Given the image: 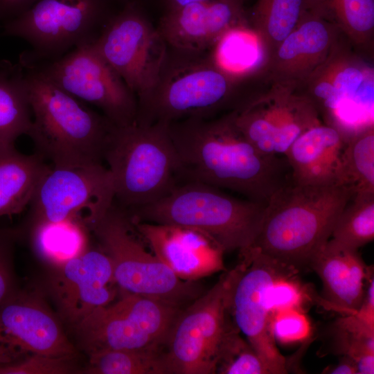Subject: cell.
I'll return each instance as SVG.
<instances>
[{
	"label": "cell",
	"instance_id": "cell-28",
	"mask_svg": "<svg viewBox=\"0 0 374 374\" xmlns=\"http://www.w3.org/2000/svg\"><path fill=\"white\" fill-rule=\"evenodd\" d=\"M307 8V0L257 1L252 13V28L268 58L296 28Z\"/></svg>",
	"mask_w": 374,
	"mask_h": 374
},
{
	"label": "cell",
	"instance_id": "cell-9",
	"mask_svg": "<svg viewBox=\"0 0 374 374\" xmlns=\"http://www.w3.org/2000/svg\"><path fill=\"white\" fill-rule=\"evenodd\" d=\"M118 300L96 308L74 326L87 355L162 347L181 308L119 289Z\"/></svg>",
	"mask_w": 374,
	"mask_h": 374
},
{
	"label": "cell",
	"instance_id": "cell-3",
	"mask_svg": "<svg viewBox=\"0 0 374 374\" xmlns=\"http://www.w3.org/2000/svg\"><path fill=\"white\" fill-rule=\"evenodd\" d=\"M19 62L26 71L33 116L28 135L36 153L57 167L102 163L115 125L62 89L35 66Z\"/></svg>",
	"mask_w": 374,
	"mask_h": 374
},
{
	"label": "cell",
	"instance_id": "cell-13",
	"mask_svg": "<svg viewBox=\"0 0 374 374\" xmlns=\"http://www.w3.org/2000/svg\"><path fill=\"white\" fill-rule=\"evenodd\" d=\"M19 60L37 67L75 98L100 109L115 126H125L136 120V96L91 44L53 60Z\"/></svg>",
	"mask_w": 374,
	"mask_h": 374
},
{
	"label": "cell",
	"instance_id": "cell-8",
	"mask_svg": "<svg viewBox=\"0 0 374 374\" xmlns=\"http://www.w3.org/2000/svg\"><path fill=\"white\" fill-rule=\"evenodd\" d=\"M235 267L176 317L162 346L166 374L216 373L220 348L229 328Z\"/></svg>",
	"mask_w": 374,
	"mask_h": 374
},
{
	"label": "cell",
	"instance_id": "cell-39",
	"mask_svg": "<svg viewBox=\"0 0 374 374\" xmlns=\"http://www.w3.org/2000/svg\"><path fill=\"white\" fill-rule=\"evenodd\" d=\"M36 1L0 0V19L8 21L19 16L28 10Z\"/></svg>",
	"mask_w": 374,
	"mask_h": 374
},
{
	"label": "cell",
	"instance_id": "cell-10",
	"mask_svg": "<svg viewBox=\"0 0 374 374\" xmlns=\"http://www.w3.org/2000/svg\"><path fill=\"white\" fill-rule=\"evenodd\" d=\"M103 0H37L19 16L6 21L3 35L26 40L32 49L20 57L53 60L92 44L103 16Z\"/></svg>",
	"mask_w": 374,
	"mask_h": 374
},
{
	"label": "cell",
	"instance_id": "cell-1",
	"mask_svg": "<svg viewBox=\"0 0 374 374\" xmlns=\"http://www.w3.org/2000/svg\"><path fill=\"white\" fill-rule=\"evenodd\" d=\"M181 183L198 181L240 193L266 205L285 181L277 156L262 154L237 127L234 110L217 119L168 123Z\"/></svg>",
	"mask_w": 374,
	"mask_h": 374
},
{
	"label": "cell",
	"instance_id": "cell-33",
	"mask_svg": "<svg viewBox=\"0 0 374 374\" xmlns=\"http://www.w3.org/2000/svg\"><path fill=\"white\" fill-rule=\"evenodd\" d=\"M216 373L270 374L269 370L236 328L229 327L222 340Z\"/></svg>",
	"mask_w": 374,
	"mask_h": 374
},
{
	"label": "cell",
	"instance_id": "cell-5",
	"mask_svg": "<svg viewBox=\"0 0 374 374\" xmlns=\"http://www.w3.org/2000/svg\"><path fill=\"white\" fill-rule=\"evenodd\" d=\"M265 205L240 199L220 188L184 181L150 204L127 212L133 220L193 228L211 236L224 251L250 247L258 233Z\"/></svg>",
	"mask_w": 374,
	"mask_h": 374
},
{
	"label": "cell",
	"instance_id": "cell-34",
	"mask_svg": "<svg viewBox=\"0 0 374 374\" xmlns=\"http://www.w3.org/2000/svg\"><path fill=\"white\" fill-rule=\"evenodd\" d=\"M337 352L355 362L367 354H374V328L360 321L353 314L343 315L334 326Z\"/></svg>",
	"mask_w": 374,
	"mask_h": 374
},
{
	"label": "cell",
	"instance_id": "cell-30",
	"mask_svg": "<svg viewBox=\"0 0 374 374\" xmlns=\"http://www.w3.org/2000/svg\"><path fill=\"white\" fill-rule=\"evenodd\" d=\"M308 7L357 44L370 41L374 29V0H307Z\"/></svg>",
	"mask_w": 374,
	"mask_h": 374
},
{
	"label": "cell",
	"instance_id": "cell-38",
	"mask_svg": "<svg viewBox=\"0 0 374 374\" xmlns=\"http://www.w3.org/2000/svg\"><path fill=\"white\" fill-rule=\"evenodd\" d=\"M16 238V231L0 229V306L18 290L13 266Z\"/></svg>",
	"mask_w": 374,
	"mask_h": 374
},
{
	"label": "cell",
	"instance_id": "cell-41",
	"mask_svg": "<svg viewBox=\"0 0 374 374\" xmlns=\"http://www.w3.org/2000/svg\"><path fill=\"white\" fill-rule=\"evenodd\" d=\"M357 374L374 373V354H367L359 357L356 362Z\"/></svg>",
	"mask_w": 374,
	"mask_h": 374
},
{
	"label": "cell",
	"instance_id": "cell-25",
	"mask_svg": "<svg viewBox=\"0 0 374 374\" xmlns=\"http://www.w3.org/2000/svg\"><path fill=\"white\" fill-rule=\"evenodd\" d=\"M32 118L24 66L0 60V144H15L28 135Z\"/></svg>",
	"mask_w": 374,
	"mask_h": 374
},
{
	"label": "cell",
	"instance_id": "cell-19",
	"mask_svg": "<svg viewBox=\"0 0 374 374\" xmlns=\"http://www.w3.org/2000/svg\"><path fill=\"white\" fill-rule=\"evenodd\" d=\"M337 30L308 7L296 28L269 57L271 74L279 82L306 80L338 44Z\"/></svg>",
	"mask_w": 374,
	"mask_h": 374
},
{
	"label": "cell",
	"instance_id": "cell-14",
	"mask_svg": "<svg viewBox=\"0 0 374 374\" xmlns=\"http://www.w3.org/2000/svg\"><path fill=\"white\" fill-rule=\"evenodd\" d=\"M114 202L112 177L102 163L50 167L29 203L33 224L80 217L89 226Z\"/></svg>",
	"mask_w": 374,
	"mask_h": 374
},
{
	"label": "cell",
	"instance_id": "cell-2",
	"mask_svg": "<svg viewBox=\"0 0 374 374\" xmlns=\"http://www.w3.org/2000/svg\"><path fill=\"white\" fill-rule=\"evenodd\" d=\"M353 197L339 184L285 182L265 207L250 247L299 271L331 237L335 223Z\"/></svg>",
	"mask_w": 374,
	"mask_h": 374
},
{
	"label": "cell",
	"instance_id": "cell-36",
	"mask_svg": "<svg viewBox=\"0 0 374 374\" xmlns=\"http://www.w3.org/2000/svg\"><path fill=\"white\" fill-rule=\"evenodd\" d=\"M271 329L276 342L292 344L308 338L311 324L303 310L287 308L274 314Z\"/></svg>",
	"mask_w": 374,
	"mask_h": 374
},
{
	"label": "cell",
	"instance_id": "cell-42",
	"mask_svg": "<svg viewBox=\"0 0 374 374\" xmlns=\"http://www.w3.org/2000/svg\"><path fill=\"white\" fill-rule=\"evenodd\" d=\"M197 1H203V0H167L168 4V8L178 7L184 4H186L190 2ZM242 3H245L247 0H236Z\"/></svg>",
	"mask_w": 374,
	"mask_h": 374
},
{
	"label": "cell",
	"instance_id": "cell-7",
	"mask_svg": "<svg viewBox=\"0 0 374 374\" xmlns=\"http://www.w3.org/2000/svg\"><path fill=\"white\" fill-rule=\"evenodd\" d=\"M174 49V48H173ZM168 51L157 84L148 98L138 105L136 120L170 123L209 118L223 107L237 78L222 71L207 52Z\"/></svg>",
	"mask_w": 374,
	"mask_h": 374
},
{
	"label": "cell",
	"instance_id": "cell-11",
	"mask_svg": "<svg viewBox=\"0 0 374 374\" xmlns=\"http://www.w3.org/2000/svg\"><path fill=\"white\" fill-rule=\"evenodd\" d=\"M91 44L136 96L138 105L148 98L168 46L134 3H127L110 18Z\"/></svg>",
	"mask_w": 374,
	"mask_h": 374
},
{
	"label": "cell",
	"instance_id": "cell-23",
	"mask_svg": "<svg viewBox=\"0 0 374 374\" xmlns=\"http://www.w3.org/2000/svg\"><path fill=\"white\" fill-rule=\"evenodd\" d=\"M293 84L279 82L256 98L275 134V152L285 154L304 132L320 123L318 110L305 96L294 93Z\"/></svg>",
	"mask_w": 374,
	"mask_h": 374
},
{
	"label": "cell",
	"instance_id": "cell-18",
	"mask_svg": "<svg viewBox=\"0 0 374 374\" xmlns=\"http://www.w3.org/2000/svg\"><path fill=\"white\" fill-rule=\"evenodd\" d=\"M244 4L236 0L190 2L168 8L157 29L174 49L207 52L231 28L249 25Z\"/></svg>",
	"mask_w": 374,
	"mask_h": 374
},
{
	"label": "cell",
	"instance_id": "cell-35",
	"mask_svg": "<svg viewBox=\"0 0 374 374\" xmlns=\"http://www.w3.org/2000/svg\"><path fill=\"white\" fill-rule=\"evenodd\" d=\"M299 271L289 269L280 274L274 281L269 292V306L271 319L277 311L287 308L303 310L312 300L308 289L296 277Z\"/></svg>",
	"mask_w": 374,
	"mask_h": 374
},
{
	"label": "cell",
	"instance_id": "cell-17",
	"mask_svg": "<svg viewBox=\"0 0 374 374\" xmlns=\"http://www.w3.org/2000/svg\"><path fill=\"white\" fill-rule=\"evenodd\" d=\"M130 220L138 236L178 278L196 281L225 269V251L206 233L190 227Z\"/></svg>",
	"mask_w": 374,
	"mask_h": 374
},
{
	"label": "cell",
	"instance_id": "cell-22",
	"mask_svg": "<svg viewBox=\"0 0 374 374\" xmlns=\"http://www.w3.org/2000/svg\"><path fill=\"white\" fill-rule=\"evenodd\" d=\"M373 75V70L337 44L326 61L306 80L308 94L305 96L317 110L320 108L331 117Z\"/></svg>",
	"mask_w": 374,
	"mask_h": 374
},
{
	"label": "cell",
	"instance_id": "cell-15",
	"mask_svg": "<svg viewBox=\"0 0 374 374\" xmlns=\"http://www.w3.org/2000/svg\"><path fill=\"white\" fill-rule=\"evenodd\" d=\"M34 355L75 357V350L42 296L17 290L0 306V365Z\"/></svg>",
	"mask_w": 374,
	"mask_h": 374
},
{
	"label": "cell",
	"instance_id": "cell-20",
	"mask_svg": "<svg viewBox=\"0 0 374 374\" xmlns=\"http://www.w3.org/2000/svg\"><path fill=\"white\" fill-rule=\"evenodd\" d=\"M308 266L322 281L323 297L319 302L323 306L342 315L358 310L365 296V283L373 270L357 249L329 239L312 256Z\"/></svg>",
	"mask_w": 374,
	"mask_h": 374
},
{
	"label": "cell",
	"instance_id": "cell-40",
	"mask_svg": "<svg viewBox=\"0 0 374 374\" xmlns=\"http://www.w3.org/2000/svg\"><path fill=\"white\" fill-rule=\"evenodd\" d=\"M328 373L332 374H357V367L355 362L350 357L344 355L338 364L328 369Z\"/></svg>",
	"mask_w": 374,
	"mask_h": 374
},
{
	"label": "cell",
	"instance_id": "cell-6",
	"mask_svg": "<svg viewBox=\"0 0 374 374\" xmlns=\"http://www.w3.org/2000/svg\"><path fill=\"white\" fill-rule=\"evenodd\" d=\"M89 229L111 260L114 280L119 289L179 308L202 294L196 281L178 278L146 249L127 213L114 202Z\"/></svg>",
	"mask_w": 374,
	"mask_h": 374
},
{
	"label": "cell",
	"instance_id": "cell-37",
	"mask_svg": "<svg viewBox=\"0 0 374 374\" xmlns=\"http://www.w3.org/2000/svg\"><path fill=\"white\" fill-rule=\"evenodd\" d=\"M75 357L34 355L21 362L0 365V374H66L75 371Z\"/></svg>",
	"mask_w": 374,
	"mask_h": 374
},
{
	"label": "cell",
	"instance_id": "cell-24",
	"mask_svg": "<svg viewBox=\"0 0 374 374\" xmlns=\"http://www.w3.org/2000/svg\"><path fill=\"white\" fill-rule=\"evenodd\" d=\"M50 168L37 153L25 154L0 144V217L20 213Z\"/></svg>",
	"mask_w": 374,
	"mask_h": 374
},
{
	"label": "cell",
	"instance_id": "cell-21",
	"mask_svg": "<svg viewBox=\"0 0 374 374\" xmlns=\"http://www.w3.org/2000/svg\"><path fill=\"white\" fill-rule=\"evenodd\" d=\"M346 141L337 128L321 122L307 130L284 154L292 170V181L301 184H340Z\"/></svg>",
	"mask_w": 374,
	"mask_h": 374
},
{
	"label": "cell",
	"instance_id": "cell-31",
	"mask_svg": "<svg viewBox=\"0 0 374 374\" xmlns=\"http://www.w3.org/2000/svg\"><path fill=\"white\" fill-rule=\"evenodd\" d=\"M162 347L140 350H109L88 355L84 373L166 374Z\"/></svg>",
	"mask_w": 374,
	"mask_h": 374
},
{
	"label": "cell",
	"instance_id": "cell-12",
	"mask_svg": "<svg viewBox=\"0 0 374 374\" xmlns=\"http://www.w3.org/2000/svg\"><path fill=\"white\" fill-rule=\"evenodd\" d=\"M235 267L229 312L235 328L246 337L269 370L270 374L288 372L285 357L279 352L271 329L269 292L283 272L296 269L249 247L240 252Z\"/></svg>",
	"mask_w": 374,
	"mask_h": 374
},
{
	"label": "cell",
	"instance_id": "cell-16",
	"mask_svg": "<svg viewBox=\"0 0 374 374\" xmlns=\"http://www.w3.org/2000/svg\"><path fill=\"white\" fill-rule=\"evenodd\" d=\"M113 269L100 249L84 252L55 267L50 292L60 318L73 327L98 308L114 300Z\"/></svg>",
	"mask_w": 374,
	"mask_h": 374
},
{
	"label": "cell",
	"instance_id": "cell-27",
	"mask_svg": "<svg viewBox=\"0 0 374 374\" xmlns=\"http://www.w3.org/2000/svg\"><path fill=\"white\" fill-rule=\"evenodd\" d=\"M210 51L217 67L235 78L254 71L265 55L258 35L249 25L226 31Z\"/></svg>",
	"mask_w": 374,
	"mask_h": 374
},
{
	"label": "cell",
	"instance_id": "cell-4",
	"mask_svg": "<svg viewBox=\"0 0 374 374\" xmlns=\"http://www.w3.org/2000/svg\"><path fill=\"white\" fill-rule=\"evenodd\" d=\"M103 160L112 177L114 203L127 212L157 201L181 183L166 122L114 126Z\"/></svg>",
	"mask_w": 374,
	"mask_h": 374
},
{
	"label": "cell",
	"instance_id": "cell-29",
	"mask_svg": "<svg viewBox=\"0 0 374 374\" xmlns=\"http://www.w3.org/2000/svg\"><path fill=\"white\" fill-rule=\"evenodd\" d=\"M339 182L350 188L353 197L374 195L373 125L347 139L342 153Z\"/></svg>",
	"mask_w": 374,
	"mask_h": 374
},
{
	"label": "cell",
	"instance_id": "cell-32",
	"mask_svg": "<svg viewBox=\"0 0 374 374\" xmlns=\"http://www.w3.org/2000/svg\"><path fill=\"white\" fill-rule=\"evenodd\" d=\"M331 238L353 249L374 239V195L353 197L339 215Z\"/></svg>",
	"mask_w": 374,
	"mask_h": 374
},
{
	"label": "cell",
	"instance_id": "cell-26",
	"mask_svg": "<svg viewBox=\"0 0 374 374\" xmlns=\"http://www.w3.org/2000/svg\"><path fill=\"white\" fill-rule=\"evenodd\" d=\"M86 222L74 217L60 222L33 224L32 240L38 256L55 267L78 256L89 247Z\"/></svg>",
	"mask_w": 374,
	"mask_h": 374
}]
</instances>
